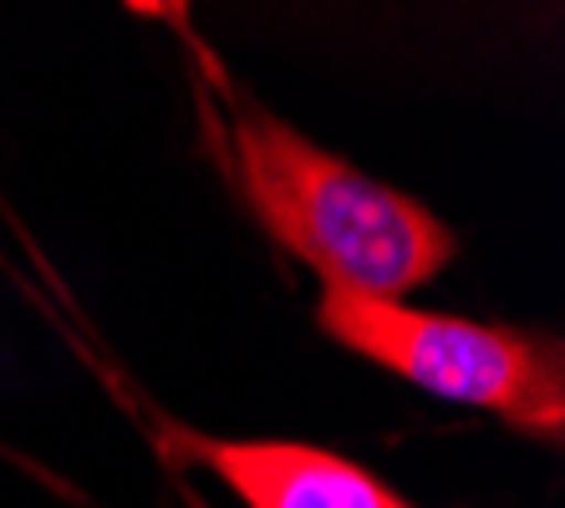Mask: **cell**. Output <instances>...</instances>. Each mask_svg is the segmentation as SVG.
Masks as SVG:
<instances>
[{
  "mask_svg": "<svg viewBox=\"0 0 565 508\" xmlns=\"http://www.w3.org/2000/svg\"><path fill=\"white\" fill-rule=\"evenodd\" d=\"M224 143L265 235L311 264L327 290L397 300L459 255V235L428 204L316 148L250 97H235Z\"/></svg>",
  "mask_w": 565,
  "mask_h": 508,
  "instance_id": "cell-1",
  "label": "cell"
},
{
  "mask_svg": "<svg viewBox=\"0 0 565 508\" xmlns=\"http://www.w3.org/2000/svg\"><path fill=\"white\" fill-rule=\"evenodd\" d=\"M316 326L337 346L367 356L372 366L434 391L444 402L479 407L504 428L561 443L565 437V352L551 336L514 326L463 321V315L413 311L397 300H367L321 290Z\"/></svg>",
  "mask_w": 565,
  "mask_h": 508,
  "instance_id": "cell-2",
  "label": "cell"
},
{
  "mask_svg": "<svg viewBox=\"0 0 565 508\" xmlns=\"http://www.w3.org/2000/svg\"><path fill=\"white\" fill-rule=\"evenodd\" d=\"M173 443L199 468H210L245 508H413L372 468L331 447L286 443V437L230 443V437H199V432H173Z\"/></svg>",
  "mask_w": 565,
  "mask_h": 508,
  "instance_id": "cell-3",
  "label": "cell"
}]
</instances>
